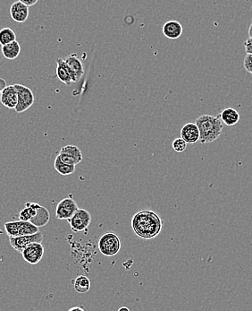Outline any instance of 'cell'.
Listing matches in <instances>:
<instances>
[{"mask_svg": "<svg viewBox=\"0 0 252 311\" xmlns=\"http://www.w3.org/2000/svg\"><path fill=\"white\" fill-rule=\"evenodd\" d=\"M3 59V54H2V45L0 44V62Z\"/></svg>", "mask_w": 252, "mask_h": 311, "instance_id": "cell-32", "label": "cell"}, {"mask_svg": "<svg viewBox=\"0 0 252 311\" xmlns=\"http://www.w3.org/2000/svg\"><path fill=\"white\" fill-rule=\"evenodd\" d=\"M172 145H173V150L176 152H184L187 148V143L181 137L176 138L173 141Z\"/></svg>", "mask_w": 252, "mask_h": 311, "instance_id": "cell-24", "label": "cell"}, {"mask_svg": "<svg viewBox=\"0 0 252 311\" xmlns=\"http://www.w3.org/2000/svg\"><path fill=\"white\" fill-rule=\"evenodd\" d=\"M57 76L58 79L60 80L62 83L66 85H71L73 84L71 81V74L68 69L67 65L63 58H57Z\"/></svg>", "mask_w": 252, "mask_h": 311, "instance_id": "cell-17", "label": "cell"}, {"mask_svg": "<svg viewBox=\"0 0 252 311\" xmlns=\"http://www.w3.org/2000/svg\"><path fill=\"white\" fill-rule=\"evenodd\" d=\"M10 15L16 23H24L29 17V8L21 1H16L10 8Z\"/></svg>", "mask_w": 252, "mask_h": 311, "instance_id": "cell-13", "label": "cell"}, {"mask_svg": "<svg viewBox=\"0 0 252 311\" xmlns=\"http://www.w3.org/2000/svg\"><path fill=\"white\" fill-rule=\"evenodd\" d=\"M54 167L59 174L63 175V176L73 174L76 171V166L63 163L58 156L56 157L55 162H54Z\"/></svg>", "mask_w": 252, "mask_h": 311, "instance_id": "cell-22", "label": "cell"}, {"mask_svg": "<svg viewBox=\"0 0 252 311\" xmlns=\"http://www.w3.org/2000/svg\"><path fill=\"white\" fill-rule=\"evenodd\" d=\"M117 311H131L130 310V308L127 307H121Z\"/></svg>", "mask_w": 252, "mask_h": 311, "instance_id": "cell-31", "label": "cell"}, {"mask_svg": "<svg viewBox=\"0 0 252 311\" xmlns=\"http://www.w3.org/2000/svg\"><path fill=\"white\" fill-rule=\"evenodd\" d=\"M248 38L252 40V23L249 28H248Z\"/></svg>", "mask_w": 252, "mask_h": 311, "instance_id": "cell-30", "label": "cell"}, {"mask_svg": "<svg viewBox=\"0 0 252 311\" xmlns=\"http://www.w3.org/2000/svg\"><path fill=\"white\" fill-rule=\"evenodd\" d=\"M40 206L41 205H39L37 203L27 202L25 204V207L20 212L19 220L30 223V221L32 220L35 215L37 214Z\"/></svg>", "mask_w": 252, "mask_h": 311, "instance_id": "cell-18", "label": "cell"}, {"mask_svg": "<svg viewBox=\"0 0 252 311\" xmlns=\"http://www.w3.org/2000/svg\"><path fill=\"white\" fill-rule=\"evenodd\" d=\"M79 209L76 202L70 198H64L61 200L56 209V217L58 220H66L71 219L76 211Z\"/></svg>", "mask_w": 252, "mask_h": 311, "instance_id": "cell-8", "label": "cell"}, {"mask_svg": "<svg viewBox=\"0 0 252 311\" xmlns=\"http://www.w3.org/2000/svg\"><path fill=\"white\" fill-rule=\"evenodd\" d=\"M17 92V105L15 107L16 113H22L29 110L33 105L34 95L30 88L23 84H14Z\"/></svg>", "mask_w": 252, "mask_h": 311, "instance_id": "cell-5", "label": "cell"}, {"mask_svg": "<svg viewBox=\"0 0 252 311\" xmlns=\"http://www.w3.org/2000/svg\"><path fill=\"white\" fill-rule=\"evenodd\" d=\"M43 234L39 232L32 235L23 236L17 238H9V243L15 251L22 253L28 246L32 243H42Z\"/></svg>", "mask_w": 252, "mask_h": 311, "instance_id": "cell-10", "label": "cell"}, {"mask_svg": "<svg viewBox=\"0 0 252 311\" xmlns=\"http://www.w3.org/2000/svg\"><path fill=\"white\" fill-rule=\"evenodd\" d=\"M221 121L228 127L237 125L240 121V114L233 108H226L218 116Z\"/></svg>", "mask_w": 252, "mask_h": 311, "instance_id": "cell-16", "label": "cell"}, {"mask_svg": "<svg viewBox=\"0 0 252 311\" xmlns=\"http://www.w3.org/2000/svg\"><path fill=\"white\" fill-rule=\"evenodd\" d=\"M21 52V46L17 41L11 42L7 45L2 46V54L3 57L9 60H14L18 57Z\"/></svg>", "mask_w": 252, "mask_h": 311, "instance_id": "cell-19", "label": "cell"}, {"mask_svg": "<svg viewBox=\"0 0 252 311\" xmlns=\"http://www.w3.org/2000/svg\"><path fill=\"white\" fill-rule=\"evenodd\" d=\"M243 66H244V69L248 71L249 74L252 75V55L250 54H247L244 57V61H243Z\"/></svg>", "mask_w": 252, "mask_h": 311, "instance_id": "cell-25", "label": "cell"}, {"mask_svg": "<svg viewBox=\"0 0 252 311\" xmlns=\"http://www.w3.org/2000/svg\"><path fill=\"white\" fill-rule=\"evenodd\" d=\"M23 5H25L26 7L28 8H30V7H32L34 5L37 4L38 3V0H20Z\"/></svg>", "mask_w": 252, "mask_h": 311, "instance_id": "cell-27", "label": "cell"}, {"mask_svg": "<svg viewBox=\"0 0 252 311\" xmlns=\"http://www.w3.org/2000/svg\"><path fill=\"white\" fill-rule=\"evenodd\" d=\"M68 311H86L83 307H73Z\"/></svg>", "mask_w": 252, "mask_h": 311, "instance_id": "cell-29", "label": "cell"}, {"mask_svg": "<svg viewBox=\"0 0 252 311\" xmlns=\"http://www.w3.org/2000/svg\"><path fill=\"white\" fill-rule=\"evenodd\" d=\"M49 220H50V213H49V210L41 205L39 207L37 214L35 215L32 220L30 221V223L33 224L34 226L40 228L43 227L49 224Z\"/></svg>", "mask_w": 252, "mask_h": 311, "instance_id": "cell-20", "label": "cell"}, {"mask_svg": "<svg viewBox=\"0 0 252 311\" xmlns=\"http://www.w3.org/2000/svg\"><path fill=\"white\" fill-rule=\"evenodd\" d=\"M64 61L67 65L68 69L71 74L73 83L79 82L84 74V69H83V63L78 57V55L76 53L71 54L70 56H68Z\"/></svg>", "mask_w": 252, "mask_h": 311, "instance_id": "cell-11", "label": "cell"}, {"mask_svg": "<svg viewBox=\"0 0 252 311\" xmlns=\"http://www.w3.org/2000/svg\"><path fill=\"white\" fill-rule=\"evenodd\" d=\"M15 41H16V35L11 28L6 27L0 30V44L1 45H7Z\"/></svg>", "mask_w": 252, "mask_h": 311, "instance_id": "cell-23", "label": "cell"}, {"mask_svg": "<svg viewBox=\"0 0 252 311\" xmlns=\"http://www.w3.org/2000/svg\"><path fill=\"white\" fill-rule=\"evenodd\" d=\"M162 30L166 38L176 40L181 37L184 28L182 26L181 23L177 21H168L164 24Z\"/></svg>", "mask_w": 252, "mask_h": 311, "instance_id": "cell-15", "label": "cell"}, {"mask_svg": "<svg viewBox=\"0 0 252 311\" xmlns=\"http://www.w3.org/2000/svg\"><path fill=\"white\" fill-rule=\"evenodd\" d=\"M58 156L60 157L61 161L63 163L70 165L76 166L83 161V152L80 150L78 146L74 144H68L64 147H62L59 152Z\"/></svg>", "mask_w": 252, "mask_h": 311, "instance_id": "cell-7", "label": "cell"}, {"mask_svg": "<svg viewBox=\"0 0 252 311\" xmlns=\"http://www.w3.org/2000/svg\"><path fill=\"white\" fill-rule=\"evenodd\" d=\"M4 228L9 238L32 235L39 232V228L34 226L33 224L20 220L5 223Z\"/></svg>", "mask_w": 252, "mask_h": 311, "instance_id": "cell-3", "label": "cell"}, {"mask_svg": "<svg viewBox=\"0 0 252 311\" xmlns=\"http://www.w3.org/2000/svg\"><path fill=\"white\" fill-rule=\"evenodd\" d=\"M181 138L187 143V144H196L200 141V130L196 123H187L181 129Z\"/></svg>", "mask_w": 252, "mask_h": 311, "instance_id": "cell-12", "label": "cell"}, {"mask_svg": "<svg viewBox=\"0 0 252 311\" xmlns=\"http://www.w3.org/2000/svg\"><path fill=\"white\" fill-rule=\"evenodd\" d=\"M244 48L246 53L252 55V40L248 38L244 42Z\"/></svg>", "mask_w": 252, "mask_h": 311, "instance_id": "cell-26", "label": "cell"}, {"mask_svg": "<svg viewBox=\"0 0 252 311\" xmlns=\"http://www.w3.org/2000/svg\"><path fill=\"white\" fill-rule=\"evenodd\" d=\"M44 247L42 243H32L21 253L24 261L31 266L38 265L44 256Z\"/></svg>", "mask_w": 252, "mask_h": 311, "instance_id": "cell-9", "label": "cell"}, {"mask_svg": "<svg viewBox=\"0 0 252 311\" xmlns=\"http://www.w3.org/2000/svg\"><path fill=\"white\" fill-rule=\"evenodd\" d=\"M74 232H81L85 231L90 226L91 215L90 212L83 208H79L71 219L67 221Z\"/></svg>", "mask_w": 252, "mask_h": 311, "instance_id": "cell-6", "label": "cell"}, {"mask_svg": "<svg viewBox=\"0 0 252 311\" xmlns=\"http://www.w3.org/2000/svg\"><path fill=\"white\" fill-rule=\"evenodd\" d=\"M196 125L200 130V142L208 144L217 140L222 134L223 122L219 117L204 114L196 119Z\"/></svg>", "mask_w": 252, "mask_h": 311, "instance_id": "cell-2", "label": "cell"}, {"mask_svg": "<svg viewBox=\"0 0 252 311\" xmlns=\"http://www.w3.org/2000/svg\"><path fill=\"white\" fill-rule=\"evenodd\" d=\"M7 82H6V80L3 79V78H0V88L2 89V91L4 90L5 88H7Z\"/></svg>", "mask_w": 252, "mask_h": 311, "instance_id": "cell-28", "label": "cell"}, {"mask_svg": "<svg viewBox=\"0 0 252 311\" xmlns=\"http://www.w3.org/2000/svg\"><path fill=\"white\" fill-rule=\"evenodd\" d=\"M0 102L6 108L15 110L17 105V92L15 85H8L5 88L0 96Z\"/></svg>", "mask_w": 252, "mask_h": 311, "instance_id": "cell-14", "label": "cell"}, {"mask_svg": "<svg viewBox=\"0 0 252 311\" xmlns=\"http://www.w3.org/2000/svg\"><path fill=\"white\" fill-rule=\"evenodd\" d=\"M98 246L99 251L104 256L113 257L118 254L120 251L121 240L116 233L109 232L100 237Z\"/></svg>", "mask_w": 252, "mask_h": 311, "instance_id": "cell-4", "label": "cell"}, {"mask_svg": "<svg viewBox=\"0 0 252 311\" xmlns=\"http://www.w3.org/2000/svg\"><path fill=\"white\" fill-rule=\"evenodd\" d=\"M1 94H2V89L0 88V96H1Z\"/></svg>", "mask_w": 252, "mask_h": 311, "instance_id": "cell-33", "label": "cell"}, {"mask_svg": "<svg viewBox=\"0 0 252 311\" xmlns=\"http://www.w3.org/2000/svg\"><path fill=\"white\" fill-rule=\"evenodd\" d=\"M162 227L163 222L161 218L154 211H140L132 217V231L140 239H155L160 234Z\"/></svg>", "mask_w": 252, "mask_h": 311, "instance_id": "cell-1", "label": "cell"}, {"mask_svg": "<svg viewBox=\"0 0 252 311\" xmlns=\"http://www.w3.org/2000/svg\"><path fill=\"white\" fill-rule=\"evenodd\" d=\"M74 288L76 292L84 294L91 290V280L85 275H80L74 280Z\"/></svg>", "mask_w": 252, "mask_h": 311, "instance_id": "cell-21", "label": "cell"}]
</instances>
